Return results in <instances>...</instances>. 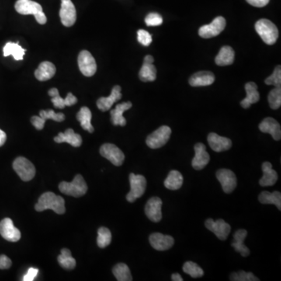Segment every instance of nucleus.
<instances>
[{"mask_svg": "<svg viewBox=\"0 0 281 281\" xmlns=\"http://www.w3.org/2000/svg\"><path fill=\"white\" fill-rule=\"evenodd\" d=\"M150 242L154 249L157 251H167L172 248L174 239L172 236L165 235L161 233H154L150 237Z\"/></svg>", "mask_w": 281, "mask_h": 281, "instance_id": "obj_17", "label": "nucleus"}, {"mask_svg": "<svg viewBox=\"0 0 281 281\" xmlns=\"http://www.w3.org/2000/svg\"><path fill=\"white\" fill-rule=\"evenodd\" d=\"M171 129L168 126H162L148 136L146 144L150 149L157 150L167 144L171 137Z\"/></svg>", "mask_w": 281, "mask_h": 281, "instance_id": "obj_6", "label": "nucleus"}, {"mask_svg": "<svg viewBox=\"0 0 281 281\" xmlns=\"http://www.w3.org/2000/svg\"><path fill=\"white\" fill-rule=\"evenodd\" d=\"M248 235V232L244 229L237 230L234 234V241L231 246L236 251L240 253L243 257H248L250 255V250L247 246L244 245V241Z\"/></svg>", "mask_w": 281, "mask_h": 281, "instance_id": "obj_27", "label": "nucleus"}, {"mask_svg": "<svg viewBox=\"0 0 281 281\" xmlns=\"http://www.w3.org/2000/svg\"><path fill=\"white\" fill-rule=\"evenodd\" d=\"M183 181H184V178H183L182 174L179 171H171L169 173L167 178L164 181V186L167 189L175 191V190H178L181 188Z\"/></svg>", "mask_w": 281, "mask_h": 281, "instance_id": "obj_33", "label": "nucleus"}, {"mask_svg": "<svg viewBox=\"0 0 281 281\" xmlns=\"http://www.w3.org/2000/svg\"><path fill=\"white\" fill-rule=\"evenodd\" d=\"M49 95L51 97V102L56 109H63L65 106H71L77 102V98L71 92H69L65 98H61L58 89L56 88L49 90Z\"/></svg>", "mask_w": 281, "mask_h": 281, "instance_id": "obj_19", "label": "nucleus"}, {"mask_svg": "<svg viewBox=\"0 0 281 281\" xmlns=\"http://www.w3.org/2000/svg\"><path fill=\"white\" fill-rule=\"evenodd\" d=\"M267 85H273L275 87H280L281 85V67H277L274 70L272 74L267 77L265 81Z\"/></svg>", "mask_w": 281, "mask_h": 281, "instance_id": "obj_42", "label": "nucleus"}, {"mask_svg": "<svg viewBox=\"0 0 281 281\" xmlns=\"http://www.w3.org/2000/svg\"><path fill=\"white\" fill-rule=\"evenodd\" d=\"M13 168L22 181H30L35 178V166L25 157H18L14 160Z\"/></svg>", "mask_w": 281, "mask_h": 281, "instance_id": "obj_7", "label": "nucleus"}, {"mask_svg": "<svg viewBox=\"0 0 281 281\" xmlns=\"http://www.w3.org/2000/svg\"><path fill=\"white\" fill-rule=\"evenodd\" d=\"M6 140H7V134L4 130L0 129V147L5 144Z\"/></svg>", "mask_w": 281, "mask_h": 281, "instance_id": "obj_49", "label": "nucleus"}, {"mask_svg": "<svg viewBox=\"0 0 281 281\" xmlns=\"http://www.w3.org/2000/svg\"><path fill=\"white\" fill-rule=\"evenodd\" d=\"M215 81V76L210 71H200L190 77L189 84L192 87L208 86Z\"/></svg>", "mask_w": 281, "mask_h": 281, "instance_id": "obj_25", "label": "nucleus"}, {"mask_svg": "<svg viewBox=\"0 0 281 281\" xmlns=\"http://www.w3.org/2000/svg\"><path fill=\"white\" fill-rule=\"evenodd\" d=\"M171 279H172V280L174 281L184 280V279H183L182 276H181V274L179 273L172 274V276H171Z\"/></svg>", "mask_w": 281, "mask_h": 281, "instance_id": "obj_50", "label": "nucleus"}, {"mask_svg": "<svg viewBox=\"0 0 281 281\" xmlns=\"http://www.w3.org/2000/svg\"><path fill=\"white\" fill-rule=\"evenodd\" d=\"M15 10L22 15H34L40 25H45L47 22V18L42 6L32 0H18L15 4Z\"/></svg>", "mask_w": 281, "mask_h": 281, "instance_id": "obj_2", "label": "nucleus"}, {"mask_svg": "<svg viewBox=\"0 0 281 281\" xmlns=\"http://www.w3.org/2000/svg\"><path fill=\"white\" fill-rule=\"evenodd\" d=\"M25 52L26 50L21 47L18 42H16V43L11 42H7L4 48V56L7 57V56L12 55L15 60H23Z\"/></svg>", "mask_w": 281, "mask_h": 281, "instance_id": "obj_31", "label": "nucleus"}, {"mask_svg": "<svg viewBox=\"0 0 281 281\" xmlns=\"http://www.w3.org/2000/svg\"><path fill=\"white\" fill-rule=\"evenodd\" d=\"M226 27V20L223 17H217L209 25H203L199 30V35L203 39H211L220 35Z\"/></svg>", "mask_w": 281, "mask_h": 281, "instance_id": "obj_8", "label": "nucleus"}, {"mask_svg": "<svg viewBox=\"0 0 281 281\" xmlns=\"http://www.w3.org/2000/svg\"><path fill=\"white\" fill-rule=\"evenodd\" d=\"M258 201L262 204L275 205L279 211L281 210V194L279 192H262L258 195Z\"/></svg>", "mask_w": 281, "mask_h": 281, "instance_id": "obj_34", "label": "nucleus"}, {"mask_svg": "<svg viewBox=\"0 0 281 281\" xmlns=\"http://www.w3.org/2000/svg\"><path fill=\"white\" fill-rule=\"evenodd\" d=\"M258 128L263 133H269L275 140L281 138L280 125L276 119L272 117H267L258 125Z\"/></svg>", "mask_w": 281, "mask_h": 281, "instance_id": "obj_22", "label": "nucleus"}, {"mask_svg": "<svg viewBox=\"0 0 281 281\" xmlns=\"http://www.w3.org/2000/svg\"><path fill=\"white\" fill-rule=\"evenodd\" d=\"M269 106L271 109H277L281 105V88L280 87H276L269 92L268 96Z\"/></svg>", "mask_w": 281, "mask_h": 281, "instance_id": "obj_39", "label": "nucleus"}, {"mask_svg": "<svg viewBox=\"0 0 281 281\" xmlns=\"http://www.w3.org/2000/svg\"><path fill=\"white\" fill-rule=\"evenodd\" d=\"M38 273H39V269H35V268H30L28 269V272H27L26 275L24 276V281H33L35 278L37 276Z\"/></svg>", "mask_w": 281, "mask_h": 281, "instance_id": "obj_47", "label": "nucleus"}, {"mask_svg": "<svg viewBox=\"0 0 281 281\" xmlns=\"http://www.w3.org/2000/svg\"><path fill=\"white\" fill-rule=\"evenodd\" d=\"M153 56L148 55L145 57L143 67L139 71V78L144 82L154 81L157 79V70L155 67Z\"/></svg>", "mask_w": 281, "mask_h": 281, "instance_id": "obj_18", "label": "nucleus"}, {"mask_svg": "<svg viewBox=\"0 0 281 281\" xmlns=\"http://www.w3.org/2000/svg\"><path fill=\"white\" fill-rule=\"evenodd\" d=\"M121 98V87L116 85L112 88L109 97H101L100 98H98L96 103L97 106L102 112H105L109 110L112 105Z\"/></svg>", "mask_w": 281, "mask_h": 281, "instance_id": "obj_20", "label": "nucleus"}, {"mask_svg": "<svg viewBox=\"0 0 281 281\" xmlns=\"http://www.w3.org/2000/svg\"><path fill=\"white\" fill-rule=\"evenodd\" d=\"M112 273L118 281H131L132 276L129 267L124 263H118L113 267Z\"/></svg>", "mask_w": 281, "mask_h": 281, "instance_id": "obj_35", "label": "nucleus"}, {"mask_svg": "<svg viewBox=\"0 0 281 281\" xmlns=\"http://www.w3.org/2000/svg\"><path fill=\"white\" fill-rule=\"evenodd\" d=\"M263 176L260 179L259 185L262 187L272 186L278 180L277 173L272 169V164L269 162H265L262 165Z\"/></svg>", "mask_w": 281, "mask_h": 281, "instance_id": "obj_26", "label": "nucleus"}, {"mask_svg": "<svg viewBox=\"0 0 281 281\" xmlns=\"http://www.w3.org/2000/svg\"><path fill=\"white\" fill-rule=\"evenodd\" d=\"M78 67L81 72L86 77L93 76L97 70L95 58L87 50H83L80 53L78 56Z\"/></svg>", "mask_w": 281, "mask_h": 281, "instance_id": "obj_10", "label": "nucleus"}, {"mask_svg": "<svg viewBox=\"0 0 281 281\" xmlns=\"http://www.w3.org/2000/svg\"><path fill=\"white\" fill-rule=\"evenodd\" d=\"M216 175L225 193L230 194L234 191L237 187V178L233 171L228 169H220Z\"/></svg>", "mask_w": 281, "mask_h": 281, "instance_id": "obj_11", "label": "nucleus"}, {"mask_svg": "<svg viewBox=\"0 0 281 281\" xmlns=\"http://www.w3.org/2000/svg\"><path fill=\"white\" fill-rule=\"evenodd\" d=\"M100 154L116 167L121 166L124 161L125 156L123 152L113 144L102 145L100 148Z\"/></svg>", "mask_w": 281, "mask_h": 281, "instance_id": "obj_9", "label": "nucleus"}, {"mask_svg": "<svg viewBox=\"0 0 281 281\" xmlns=\"http://www.w3.org/2000/svg\"><path fill=\"white\" fill-rule=\"evenodd\" d=\"M205 226L208 230L214 233L215 235L221 241H225L228 237L231 230L230 224L224 220L220 219L215 221L213 219H208L205 223Z\"/></svg>", "mask_w": 281, "mask_h": 281, "instance_id": "obj_12", "label": "nucleus"}, {"mask_svg": "<svg viewBox=\"0 0 281 281\" xmlns=\"http://www.w3.org/2000/svg\"><path fill=\"white\" fill-rule=\"evenodd\" d=\"M183 271L193 278L202 277L204 275L203 269L199 266V265H197L195 262H191V261H188L184 264Z\"/></svg>", "mask_w": 281, "mask_h": 281, "instance_id": "obj_38", "label": "nucleus"}, {"mask_svg": "<svg viewBox=\"0 0 281 281\" xmlns=\"http://www.w3.org/2000/svg\"><path fill=\"white\" fill-rule=\"evenodd\" d=\"M60 17L62 24L65 27H71L75 24L77 12L71 0H61Z\"/></svg>", "mask_w": 281, "mask_h": 281, "instance_id": "obj_13", "label": "nucleus"}, {"mask_svg": "<svg viewBox=\"0 0 281 281\" xmlns=\"http://www.w3.org/2000/svg\"><path fill=\"white\" fill-rule=\"evenodd\" d=\"M112 241V234L110 230L106 227H102L98 230L97 244L101 248H105L109 245Z\"/></svg>", "mask_w": 281, "mask_h": 281, "instance_id": "obj_37", "label": "nucleus"}, {"mask_svg": "<svg viewBox=\"0 0 281 281\" xmlns=\"http://www.w3.org/2000/svg\"><path fill=\"white\" fill-rule=\"evenodd\" d=\"M132 107L130 102H123V103L116 105L114 109L110 111L111 121L114 126H123L126 124V120L123 117V114L125 111L128 110Z\"/></svg>", "mask_w": 281, "mask_h": 281, "instance_id": "obj_23", "label": "nucleus"}, {"mask_svg": "<svg viewBox=\"0 0 281 281\" xmlns=\"http://www.w3.org/2000/svg\"><path fill=\"white\" fill-rule=\"evenodd\" d=\"M46 121V120H45V119L41 117L40 116H32V119H31V122H32V125L35 126V128L39 130L43 129Z\"/></svg>", "mask_w": 281, "mask_h": 281, "instance_id": "obj_45", "label": "nucleus"}, {"mask_svg": "<svg viewBox=\"0 0 281 281\" xmlns=\"http://www.w3.org/2000/svg\"><path fill=\"white\" fill-rule=\"evenodd\" d=\"M39 116L43 118L45 120L49 119H52L56 122H62L65 119V116L62 112L56 113L53 109H49V110H41L39 112Z\"/></svg>", "mask_w": 281, "mask_h": 281, "instance_id": "obj_41", "label": "nucleus"}, {"mask_svg": "<svg viewBox=\"0 0 281 281\" xmlns=\"http://www.w3.org/2000/svg\"><path fill=\"white\" fill-rule=\"evenodd\" d=\"M195 157L192 160V167L196 171H201L207 166L210 161V157L206 151V147L202 143H197L195 146Z\"/></svg>", "mask_w": 281, "mask_h": 281, "instance_id": "obj_16", "label": "nucleus"}, {"mask_svg": "<svg viewBox=\"0 0 281 281\" xmlns=\"http://www.w3.org/2000/svg\"><path fill=\"white\" fill-rule=\"evenodd\" d=\"M12 265L11 258L7 255H0V269H8Z\"/></svg>", "mask_w": 281, "mask_h": 281, "instance_id": "obj_46", "label": "nucleus"}, {"mask_svg": "<svg viewBox=\"0 0 281 281\" xmlns=\"http://www.w3.org/2000/svg\"><path fill=\"white\" fill-rule=\"evenodd\" d=\"M255 28L257 33L265 44L271 46L276 43L279 37V32L272 21L267 19L259 20L255 24Z\"/></svg>", "mask_w": 281, "mask_h": 281, "instance_id": "obj_3", "label": "nucleus"}, {"mask_svg": "<svg viewBox=\"0 0 281 281\" xmlns=\"http://www.w3.org/2000/svg\"><path fill=\"white\" fill-rule=\"evenodd\" d=\"M246 95L241 102V105L244 109H248L252 104L256 103L259 101L260 95L258 91V86L254 82L246 83L245 84Z\"/></svg>", "mask_w": 281, "mask_h": 281, "instance_id": "obj_24", "label": "nucleus"}, {"mask_svg": "<svg viewBox=\"0 0 281 281\" xmlns=\"http://www.w3.org/2000/svg\"><path fill=\"white\" fill-rule=\"evenodd\" d=\"M56 143H67L73 147H80L82 144V138L78 133H74L73 129H67L64 133H59L58 135L54 137Z\"/></svg>", "mask_w": 281, "mask_h": 281, "instance_id": "obj_28", "label": "nucleus"}, {"mask_svg": "<svg viewBox=\"0 0 281 281\" xmlns=\"http://www.w3.org/2000/svg\"><path fill=\"white\" fill-rule=\"evenodd\" d=\"M163 202L159 197H153L148 201L145 207V213L151 221L158 223L162 220Z\"/></svg>", "mask_w": 281, "mask_h": 281, "instance_id": "obj_15", "label": "nucleus"}, {"mask_svg": "<svg viewBox=\"0 0 281 281\" xmlns=\"http://www.w3.org/2000/svg\"><path fill=\"white\" fill-rule=\"evenodd\" d=\"M0 234L5 240L17 242L21 237V231L17 228L10 218H5L0 222Z\"/></svg>", "mask_w": 281, "mask_h": 281, "instance_id": "obj_14", "label": "nucleus"}, {"mask_svg": "<svg viewBox=\"0 0 281 281\" xmlns=\"http://www.w3.org/2000/svg\"><path fill=\"white\" fill-rule=\"evenodd\" d=\"M250 5L255 7H265L267 4H269V0H246Z\"/></svg>", "mask_w": 281, "mask_h": 281, "instance_id": "obj_48", "label": "nucleus"}, {"mask_svg": "<svg viewBox=\"0 0 281 281\" xmlns=\"http://www.w3.org/2000/svg\"><path fill=\"white\" fill-rule=\"evenodd\" d=\"M230 279L231 281H258L259 279L251 272L239 271L230 274Z\"/></svg>", "mask_w": 281, "mask_h": 281, "instance_id": "obj_40", "label": "nucleus"}, {"mask_svg": "<svg viewBox=\"0 0 281 281\" xmlns=\"http://www.w3.org/2000/svg\"><path fill=\"white\" fill-rule=\"evenodd\" d=\"M56 71V67L53 63L44 61L41 63L37 70H35V76L39 81H46L51 79Z\"/></svg>", "mask_w": 281, "mask_h": 281, "instance_id": "obj_29", "label": "nucleus"}, {"mask_svg": "<svg viewBox=\"0 0 281 281\" xmlns=\"http://www.w3.org/2000/svg\"><path fill=\"white\" fill-rule=\"evenodd\" d=\"M130 180V191L126 195V200L129 202H135L136 199H139L146 192L147 182L146 178L143 175H136L132 174L129 176Z\"/></svg>", "mask_w": 281, "mask_h": 281, "instance_id": "obj_5", "label": "nucleus"}, {"mask_svg": "<svg viewBox=\"0 0 281 281\" xmlns=\"http://www.w3.org/2000/svg\"><path fill=\"white\" fill-rule=\"evenodd\" d=\"M137 41L144 46H149L153 42L152 35L145 30H139L137 32Z\"/></svg>", "mask_w": 281, "mask_h": 281, "instance_id": "obj_44", "label": "nucleus"}, {"mask_svg": "<svg viewBox=\"0 0 281 281\" xmlns=\"http://www.w3.org/2000/svg\"><path fill=\"white\" fill-rule=\"evenodd\" d=\"M234 49L230 46H225L220 49V52L215 58V62L218 66H228L231 65L234 63Z\"/></svg>", "mask_w": 281, "mask_h": 281, "instance_id": "obj_30", "label": "nucleus"}, {"mask_svg": "<svg viewBox=\"0 0 281 281\" xmlns=\"http://www.w3.org/2000/svg\"><path fill=\"white\" fill-rule=\"evenodd\" d=\"M58 262L63 268L66 269H73L76 265V260L71 255V251L67 248H63L61 254L59 255Z\"/></svg>", "mask_w": 281, "mask_h": 281, "instance_id": "obj_36", "label": "nucleus"}, {"mask_svg": "<svg viewBox=\"0 0 281 281\" xmlns=\"http://www.w3.org/2000/svg\"><path fill=\"white\" fill-rule=\"evenodd\" d=\"M35 209L37 212L52 209L57 214H63L66 212L65 201L63 199V197L56 195L53 192H46L39 197Z\"/></svg>", "mask_w": 281, "mask_h": 281, "instance_id": "obj_1", "label": "nucleus"}, {"mask_svg": "<svg viewBox=\"0 0 281 281\" xmlns=\"http://www.w3.org/2000/svg\"><path fill=\"white\" fill-rule=\"evenodd\" d=\"M77 120L81 123V127L84 130H88L89 133H93L94 127L91 125V110L86 106L81 107L79 112L76 115Z\"/></svg>", "mask_w": 281, "mask_h": 281, "instance_id": "obj_32", "label": "nucleus"}, {"mask_svg": "<svg viewBox=\"0 0 281 281\" xmlns=\"http://www.w3.org/2000/svg\"><path fill=\"white\" fill-rule=\"evenodd\" d=\"M59 189L62 193L69 195V196L78 197L83 196L88 191V185L84 181L81 174H77L73 180L72 182L63 181L59 185Z\"/></svg>", "mask_w": 281, "mask_h": 281, "instance_id": "obj_4", "label": "nucleus"}, {"mask_svg": "<svg viewBox=\"0 0 281 281\" xmlns=\"http://www.w3.org/2000/svg\"><path fill=\"white\" fill-rule=\"evenodd\" d=\"M145 21L147 26H160L163 24V18L161 15L157 13H151L146 17Z\"/></svg>", "mask_w": 281, "mask_h": 281, "instance_id": "obj_43", "label": "nucleus"}, {"mask_svg": "<svg viewBox=\"0 0 281 281\" xmlns=\"http://www.w3.org/2000/svg\"><path fill=\"white\" fill-rule=\"evenodd\" d=\"M208 143L216 153L227 151L232 146V142L227 137H221L216 133H210L208 135Z\"/></svg>", "mask_w": 281, "mask_h": 281, "instance_id": "obj_21", "label": "nucleus"}]
</instances>
